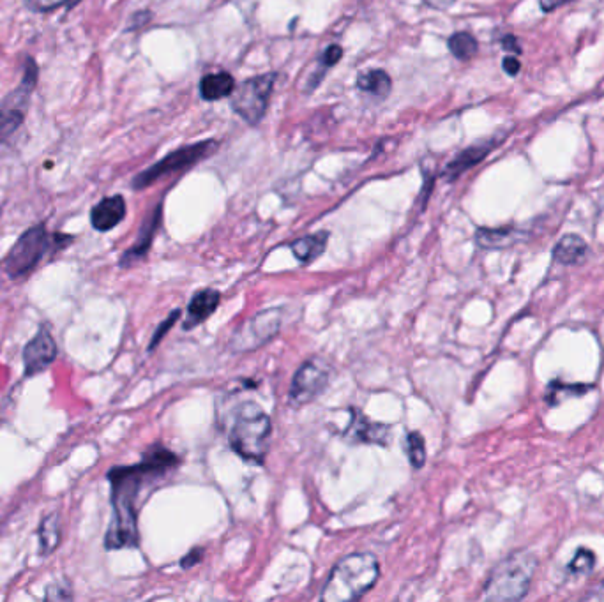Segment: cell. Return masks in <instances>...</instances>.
I'll return each mask as SVG.
<instances>
[{
  "label": "cell",
  "instance_id": "obj_5",
  "mask_svg": "<svg viewBox=\"0 0 604 602\" xmlns=\"http://www.w3.org/2000/svg\"><path fill=\"white\" fill-rule=\"evenodd\" d=\"M48 251H55L53 234H48L45 223L34 225L18 237L15 246L2 260V271L9 279L27 278Z\"/></svg>",
  "mask_w": 604,
  "mask_h": 602
},
{
  "label": "cell",
  "instance_id": "obj_12",
  "mask_svg": "<svg viewBox=\"0 0 604 602\" xmlns=\"http://www.w3.org/2000/svg\"><path fill=\"white\" fill-rule=\"evenodd\" d=\"M159 223H161V204L145 218L144 225L140 228V234H138L135 244L121 256L119 265H121L122 269L136 265L140 260H144L145 255L151 249L154 235L158 232Z\"/></svg>",
  "mask_w": 604,
  "mask_h": 602
},
{
  "label": "cell",
  "instance_id": "obj_18",
  "mask_svg": "<svg viewBox=\"0 0 604 602\" xmlns=\"http://www.w3.org/2000/svg\"><path fill=\"white\" fill-rule=\"evenodd\" d=\"M39 555L50 557L59 548L62 539L61 518L59 514H48L38 527Z\"/></svg>",
  "mask_w": 604,
  "mask_h": 602
},
{
  "label": "cell",
  "instance_id": "obj_31",
  "mask_svg": "<svg viewBox=\"0 0 604 602\" xmlns=\"http://www.w3.org/2000/svg\"><path fill=\"white\" fill-rule=\"evenodd\" d=\"M202 555H204V551L202 550L191 551V555L182 558V567H184V569H188V567H193V565L198 564V562L202 560Z\"/></svg>",
  "mask_w": 604,
  "mask_h": 602
},
{
  "label": "cell",
  "instance_id": "obj_25",
  "mask_svg": "<svg viewBox=\"0 0 604 602\" xmlns=\"http://www.w3.org/2000/svg\"><path fill=\"white\" fill-rule=\"evenodd\" d=\"M589 385H567L560 384V382H555V384L550 385L548 387V403L555 407V405H559L562 398H569V396H580V394H585V392H589Z\"/></svg>",
  "mask_w": 604,
  "mask_h": 602
},
{
  "label": "cell",
  "instance_id": "obj_2",
  "mask_svg": "<svg viewBox=\"0 0 604 602\" xmlns=\"http://www.w3.org/2000/svg\"><path fill=\"white\" fill-rule=\"evenodd\" d=\"M378 580L377 558L370 553H354L334 567L322 592V601L348 602L361 599Z\"/></svg>",
  "mask_w": 604,
  "mask_h": 602
},
{
  "label": "cell",
  "instance_id": "obj_24",
  "mask_svg": "<svg viewBox=\"0 0 604 602\" xmlns=\"http://www.w3.org/2000/svg\"><path fill=\"white\" fill-rule=\"evenodd\" d=\"M407 454L412 467H423L424 461H426V445H424V438L421 433H417V431L408 433Z\"/></svg>",
  "mask_w": 604,
  "mask_h": 602
},
{
  "label": "cell",
  "instance_id": "obj_30",
  "mask_svg": "<svg viewBox=\"0 0 604 602\" xmlns=\"http://www.w3.org/2000/svg\"><path fill=\"white\" fill-rule=\"evenodd\" d=\"M179 317H181V311H174V313H172V315H170V317H168L163 324L159 325L158 329H156V332H154V336H152L151 345H149V350H151V352L154 350V348L158 347L159 341L165 338V334L172 329V325L175 324V320H177Z\"/></svg>",
  "mask_w": 604,
  "mask_h": 602
},
{
  "label": "cell",
  "instance_id": "obj_10",
  "mask_svg": "<svg viewBox=\"0 0 604 602\" xmlns=\"http://www.w3.org/2000/svg\"><path fill=\"white\" fill-rule=\"evenodd\" d=\"M329 382H331V368L325 362L317 359L304 362L295 373L288 399L294 407L308 405L327 389Z\"/></svg>",
  "mask_w": 604,
  "mask_h": 602
},
{
  "label": "cell",
  "instance_id": "obj_15",
  "mask_svg": "<svg viewBox=\"0 0 604 602\" xmlns=\"http://www.w3.org/2000/svg\"><path fill=\"white\" fill-rule=\"evenodd\" d=\"M219 304V292L216 290H200L197 294L193 295V299L189 302L188 306V317L184 322V329H195L197 325L205 322L207 318L211 317L212 313L216 311Z\"/></svg>",
  "mask_w": 604,
  "mask_h": 602
},
{
  "label": "cell",
  "instance_id": "obj_34",
  "mask_svg": "<svg viewBox=\"0 0 604 602\" xmlns=\"http://www.w3.org/2000/svg\"><path fill=\"white\" fill-rule=\"evenodd\" d=\"M430 8L438 9V11H446L451 8L456 0H424Z\"/></svg>",
  "mask_w": 604,
  "mask_h": 602
},
{
  "label": "cell",
  "instance_id": "obj_9",
  "mask_svg": "<svg viewBox=\"0 0 604 602\" xmlns=\"http://www.w3.org/2000/svg\"><path fill=\"white\" fill-rule=\"evenodd\" d=\"M281 313L283 309H265L251 318L235 332L230 341V348L234 352H250L264 347L271 339L278 336L281 329Z\"/></svg>",
  "mask_w": 604,
  "mask_h": 602
},
{
  "label": "cell",
  "instance_id": "obj_19",
  "mask_svg": "<svg viewBox=\"0 0 604 602\" xmlns=\"http://www.w3.org/2000/svg\"><path fill=\"white\" fill-rule=\"evenodd\" d=\"M234 89V78L225 71L204 76L200 80V96L205 101H218V99L228 98L234 92Z\"/></svg>",
  "mask_w": 604,
  "mask_h": 602
},
{
  "label": "cell",
  "instance_id": "obj_20",
  "mask_svg": "<svg viewBox=\"0 0 604 602\" xmlns=\"http://www.w3.org/2000/svg\"><path fill=\"white\" fill-rule=\"evenodd\" d=\"M327 241H329V234L320 232V234L306 235L302 239H297V241L292 242L290 248L294 251L295 258L302 265H308L324 253Z\"/></svg>",
  "mask_w": 604,
  "mask_h": 602
},
{
  "label": "cell",
  "instance_id": "obj_28",
  "mask_svg": "<svg viewBox=\"0 0 604 602\" xmlns=\"http://www.w3.org/2000/svg\"><path fill=\"white\" fill-rule=\"evenodd\" d=\"M45 599L46 601H73V592L66 581H55L46 588Z\"/></svg>",
  "mask_w": 604,
  "mask_h": 602
},
{
  "label": "cell",
  "instance_id": "obj_27",
  "mask_svg": "<svg viewBox=\"0 0 604 602\" xmlns=\"http://www.w3.org/2000/svg\"><path fill=\"white\" fill-rule=\"evenodd\" d=\"M594 564H596L594 553L589 550H580L574 555L573 562L569 565V571L574 574H587L594 569Z\"/></svg>",
  "mask_w": 604,
  "mask_h": 602
},
{
  "label": "cell",
  "instance_id": "obj_26",
  "mask_svg": "<svg viewBox=\"0 0 604 602\" xmlns=\"http://www.w3.org/2000/svg\"><path fill=\"white\" fill-rule=\"evenodd\" d=\"M341 55H343V48L338 45H331L327 50H325L324 55L320 57V62H322V69L318 71V76H315L310 83V89H315L320 80H322V76L325 75L324 71L327 68H331L334 64H338L341 59Z\"/></svg>",
  "mask_w": 604,
  "mask_h": 602
},
{
  "label": "cell",
  "instance_id": "obj_3",
  "mask_svg": "<svg viewBox=\"0 0 604 602\" xmlns=\"http://www.w3.org/2000/svg\"><path fill=\"white\" fill-rule=\"evenodd\" d=\"M271 431V417L257 403H244L235 414L228 442L242 460L262 463L269 449Z\"/></svg>",
  "mask_w": 604,
  "mask_h": 602
},
{
  "label": "cell",
  "instance_id": "obj_1",
  "mask_svg": "<svg viewBox=\"0 0 604 602\" xmlns=\"http://www.w3.org/2000/svg\"><path fill=\"white\" fill-rule=\"evenodd\" d=\"M179 463L174 452L163 445H152L142 456L138 465L114 467L108 470V481L112 486V509L114 516L106 532V550H124L138 546V518L136 500L144 484L167 474Z\"/></svg>",
  "mask_w": 604,
  "mask_h": 602
},
{
  "label": "cell",
  "instance_id": "obj_6",
  "mask_svg": "<svg viewBox=\"0 0 604 602\" xmlns=\"http://www.w3.org/2000/svg\"><path fill=\"white\" fill-rule=\"evenodd\" d=\"M39 68L32 57L25 59L22 80L15 91L9 92L0 105V143L6 142L15 135L18 128L25 122L32 92L38 85Z\"/></svg>",
  "mask_w": 604,
  "mask_h": 602
},
{
  "label": "cell",
  "instance_id": "obj_11",
  "mask_svg": "<svg viewBox=\"0 0 604 602\" xmlns=\"http://www.w3.org/2000/svg\"><path fill=\"white\" fill-rule=\"evenodd\" d=\"M57 354L59 350L52 332L46 325H41L38 334L23 348V377L31 378L43 373L55 362Z\"/></svg>",
  "mask_w": 604,
  "mask_h": 602
},
{
  "label": "cell",
  "instance_id": "obj_23",
  "mask_svg": "<svg viewBox=\"0 0 604 602\" xmlns=\"http://www.w3.org/2000/svg\"><path fill=\"white\" fill-rule=\"evenodd\" d=\"M477 48L479 46H477L476 38L469 32H458L449 39V50L460 61H469L472 57H476Z\"/></svg>",
  "mask_w": 604,
  "mask_h": 602
},
{
  "label": "cell",
  "instance_id": "obj_16",
  "mask_svg": "<svg viewBox=\"0 0 604 602\" xmlns=\"http://www.w3.org/2000/svg\"><path fill=\"white\" fill-rule=\"evenodd\" d=\"M348 435H352L357 442H364V444H389V428L384 424L370 422L361 414L354 417Z\"/></svg>",
  "mask_w": 604,
  "mask_h": 602
},
{
  "label": "cell",
  "instance_id": "obj_14",
  "mask_svg": "<svg viewBox=\"0 0 604 602\" xmlns=\"http://www.w3.org/2000/svg\"><path fill=\"white\" fill-rule=\"evenodd\" d=\"M499 143V140H495V138H491L488 142L476 143V145H472L469 149H465V151L460 152L456 158L446 166V170H444V177H446L447 181H454V179H458L460 175L465 174L467 170H470L472 166H476L477 163H481L491 151H493V147Z\"/></svg>",
  "mask_w": 604,
  "mask_h": 602
},
{
  "label": "cell",
  "instance_id": "obj_38",
  "mask_svg": "<svg viewBox=\"0 0 604 602\" xmlns=\"http://www.w3.org/2000/svg\"><path fill=\"white\" fill-rule=\"evenodd\" d=\"M76 4H80V0H69L68 8L73 9L75 8Z\"/></svg>",
  "mask_w": 604,
  "mask_h": 602
},
{
  "label": "cell",
  "instance_id": "obj_29",
  "mask_svg": "<svg viewBox=\"0 0 604 602\" xmlns=\"http://www.w3.org/2000/svg\"><path fill=\"white\" fill-rule=\"evenodd\" d=\"M25 4L34 13H50L62 6H68L69 0H25Z\"/></svg>",
  "mask_w": 604,
  "mask_h": 602
},
{
  "label": "cell",
  "instance_id": "obj_22",
  "mask_svg": "<svg viewBox=\"0 0 604 602\" xmlns=\"http://www.w3.org/2000/svg\"><path fill=\"white\" fill-rule=\"evenodd\" d=\"M520 239V232L513 228H481L477 230V244L481 248L497 249L511 246Z\"/></svg>",
  "mask_w": 604,
  "mask_h": 602
},
{
  "label": "cell",
  "instance_id": "obj_37",
  "mask_svg": "<svg viewBox=\"0 0 604 602\" xmlns=\"http://www.w3.org/2000/svg\"><path fill=\"white\" fill-rule=\"evenodd\" d=\"M504 48H506V50H514V52H521V48L518 46V43H516V39H514L513 36H507V38L504 39Z\"/></svg>",
  "mask_w": 604,
  "mask_h": 602
},
{
  "label": "cell",
  "instance_id": "obj_36",
  "mask_svg": "<svg viewBox=\"0 0 604 602\" xmlns=\"http://www.w3.org/2000/svg\"><path fill=\"white\" fill-rule=\"evenodd\" d=\"M587 599H594V601H604V581L596 587V590H592L589 595H587Z\"/></svg>",
  "mask_w": 604,
  "mask_h": 602
},
{
  "label": "cell",
  "instance_id": "obj_7",
  "mask_svg": "<svg viewBox=\"0 0 604 602\" xmlns=\"http://www.w3.org/2000/svg\"><path fill=\"white\" fill-rule=\"evenodd\" d=\"M216 147H218V143L207 140V142L193 143L188 147H181L175 152H170L161 161L154 163L147 170L136 175L131 186H133V189L149 188L161 177H167V175L175 174V172L186 170L189 166L197 165L198 161L211 156L212 152L216 151Z\"/></svg>",
  "mask_w": 604,
  "mask_h": 602
},
{
  "label": "cell",
  "instance_id": "obj_21",
  "mask_svg": "<svg viewBox=\"0 0 604 602\" xmlns=\"http://www.w3.org/2000/svg\"><path fill=\"white\" fill-rule=\"evenodd\" d=\"M391 85H393L391 76L387 75L386 71H382V69L366 71L357 78V87L377 99L387 98L389 92H391Z\"/></svg>",
  "mask_w": 604,
  "mask_h": 602
},
{
  "label": "cell",
  "instance_id": "obj_8",
  "mask_svg": "<svg viewBox=\"0 0 604 602\" xmlns=\"http://www.w3.org/2000/svg\"><path fill=\"white\" fill-rule=\"evenodd\" d=\"M274 82H276V73L253 76L250 80L242 82L232 92L234 112L241 115L242 119L251 126H257L267 112L269 99L274 91Z\"/></svg>",
  "mask_w": 604,
  "mask_h": 602
},
{
  "label": "cell",
  "instance_id": "obj_33",
  "mask_svg": "<svg viewBox=\"0 0 604 602\" xmlns=\"http://www.w3.org/2000/svg\"><path fill=\"white\" fill-rule=\"evenodd\" d=\"M520 68L521 64L518 59H514V57H506V59H504V69H506L507 75H518V71H520Z\"/></svg>",
  "mask_w": 604,
  "mask_h": 602
},
{
  "label": "cell",
  "instance_id": "obj_32",
  "mask_svg": "<svg viewBox=\"0 0 604 602\" xmlns=\"http://www.w3.org/2000/svg\"><path fill=\"white\" fill-rule=\"evenodd\" d=\"M149 20H151V13H147V11H144V13H136V15L133 16V23L128 27V31H135V29L142 27V25L149 22Z\"/></svg>",
  "mask_w": 604,
  "mask_h": 602
},
{
  "label": "cell",
  "instance_id": "obj_4",
  "mask_svg": "<svg viewBox=\"0 0 604 602\" xmlns=\"http://www.w3.org/2000/svg\"><path fill=\"white\" fill-rule=\"evenodd\" d=\"M534 569V558L525 553L506 558L491 572L484 587V597L490 601H518L529 592Z\"/></svg>",
  "mask_w": 604,
  "mask_h": 602
},
{
  "label": "cell",
  "instance_id": "obj_17",
  "mask_svg": "<svg viewBox=\"0 0 604 602\" xmlns=\"http://www.w3.org/2000/svg\"><path fill=\"white\" fill-rule=\"evenodd\" d=\"M589 253L587 242L580 235H564L553 249V260L562 265L580 264Z\"/></svg>",
  "mask_w": 604,
  "mask_h": 602
},
{
  "label": "cell",
  "instance_id": "obj_35",
  "mask_svg": "<svg viewBox=\"0 0 604 602\" xmlns=\"http://www.w3.org/2000/svg\"><path fill=\"white\" fill-rule=\"evenodd\" d=\"M539 2H541L543 11L548 13V11H555V9L560 8V6H564L569 0H539Z\"/></svg>",
  "mask_w": 604,
  "mask_h": 602
},
{
  "label": "cell",
  "instance_id": "obj_13",
  "mask_svg": "<svg viewBox=\"0 0 604 602\" xmlns=\"http://www.w3.org/2000/svg\"><path fill=\"white\" fill-rule=\"evenodd\" d=\"M126 218V200L121 195L106 196L91 211V225L98 232H110Z\"/></svg>",
  "mask_w": 604,
  "mask_h": 602
}]
</instances>
